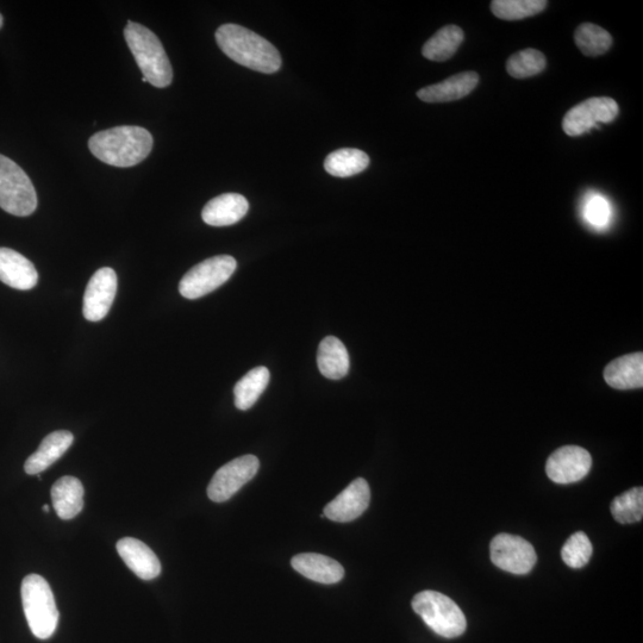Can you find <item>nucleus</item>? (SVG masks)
<instances>
[{"label":"nucleus","mask_w":643,"mask_h":643,"mask_svg":"<svg viewBox=\"0 0 643 643\" xmlns=\"http://www.w3.org/2000/svg\"><path fill=\"white\" fill-rule=\"evenodd\" d=\"M216 41L228 58L249 70L273 74L282 67V56L271 42L237 24H223L218 28Z\"/></svg>","instance_id":"nucleus-1"},{"label":"nucleus","mask_w":643,"mask_h":643,"mask_svg":"<svg viewBox=\"0 0 643 643\" xmlns=\"http://www.w3.org/2000/svg\"><path fill=\"white\" fill-rule=\"evenodd\" d=\"M153 136L145 128L123 126L91 136L89 148L98 160L114 167L139 165L152 152Z\"/></svg>","instance_id":"nucleus-2"},{"label":"nucleus","mask_w":643,"mask_h":643,"mask_svg":"<svg viewBox=\"0 0 643 643\" xmlns=\"http://www.w3.org/2000/svg\"><path fill=\"white\" fill-rule=\"evenodd\" d=\"M124 37L137 66L140 67L143 78L159 89L170 86L173 70L158 36L141 24L129 21L124 29Z\"/></svg>","instance_id":"nucleus-3"},{"label":"nucleus","mask_w":643,"mask_h":643,"mask_svg":"<svg viewBox=\"0 0 643 643\" xmlns=\"http://www.w3.org/2000/svg\"><path fill=\"white\" fill-rule=\"evenodd\" d=\"M21 593L31 633L40 640L51 638L59 623V611L51 586L39 574H29L23 579Z\"/></svg>","instance_id":"nucleus-4"},{"label":"nucleus","mask_w":643,"mask_h":643,"mask_svg":"<svg viewBox=\"0 0 643 643\" xmlns=\"http://www.w3.org/2000/svg\"><path fill=\"white\" fill-rule=\"evenodd\" d=\"M412 609L434 633L446 639L465 633L466 617L453 599L440 592L426 590L412 599Z\"/></svg>","instance_id":"nucleus-5"},{"label":"nucleus","mask_w":643,"mask_h":643,"mask_svg":"<svg viewBox=\"0 0 643 643\" xmlns=\"http://www.w3.org/2000/svg\"><path fill=\"white\" fill-rule=\"evenodd\" d=\"M0 208L10 215L27 217L37 208V196L27 173L0 154Z\"/></svg>","instance_id":"nucleus-6"},{"label":"nucleus","mask_w":643,"mask_h":643,"mask_svg":"<svg viewBox=\"0 0 643 643\" xmlns=\"http://www.w3.org/2000/svg\"><path fill=\"white\" fill-rule=\"evenodd\" d=\"M237 262L230 255H218L192 267L179 284L180 295L198 299L209 295L232 278Z\"/></svg>","instance_id":"nucleus-7"},{"label":"nucleus","mask_w":643,"mask_h":643,"mask_svg":"<svg viewBox=\"0 0 643 643\" xmlns=\"http://www.w3.org/2000/svg\"><path fill=\"white\" fill-rule=\"evenodd\" d=\"M260 461L254 455H243L222 466L211 479L208 496L212 502L223 503L232 498L242 486L257 476Z\"/></svg>","instance_id":"nucleus-8"},{"label":"nucleus","mask_w":643,"mask_h":643,"mask_svg":"<svg viewBox=\"0 0 643 643\" xmlns=\"http://www.w3.org/2000/svg\"><path fill=\"white\" fill-rule=\"evenodd\" d=\"M490 552L493 564L518 576L532 571L538 561L530 542L510 534L497 535L491 542Z\"/></svg>","instance_id":"nucleus-9"},{"label":"nucleus","mask_w":643,"mask_h":643,"mask_svg":"<svg viewBox=\"0 0 643 643\" xmlns=\"http://www.w3.org/2000/svg\"><path fill=\"white\" fill-rule=\"evenodd\" d=\"M620 112L613 98L597 97L586 99L574 106L564 117L563 129L568 136L576 137L599 128V123H610Z\"/></svg>","instance_id":"nucleus-10"},{"label":"nucleus","mask_w":643,"mask_h":643,"mask_svg":"<svg viewBox=\"0 0 643 643\" xmlns=\"http://www.w3.org/2000/svg\"><path fill=\"white\" fill-rule=\"evenodd\" d=\"M592 467L591 454L578 446H565L548 458L546 472L552 482L566 485L580 482Z\"/></svg>","instance_id":"nucleus-11"},{"label":"nucleus","mask_w":643,"mask_h":643,"mask_svg":"<svg viewBox=\"0 0 643 643\" xmlns=\"http://www.w3.org/2000/svg\"><path fill=\"white\" fill-rule=\"evenodd\" d=\"M117 293V274L112 268L98 270L87 284L83 314L87 321L104 320L115 301Z\"/></svg>","instance_id":"nucleus-12"},{"label":"nucleus","mask_w":643,"mask_h":643,"mask_svg":"<svg viewBox=\"0 0 643 643\" xmlns=\"http://www.w3.org/2000/svg\"><path fill=\"white\" fill-rule=\"evenodd\" d=\"M370 502V485L365 479L358 478L324 508V517L334 522H352L365 513Z\"/></svg>","instance_id":"nucleus-13"},{"label":"nucleus","mask_w":643,"mask_h":643,"mask_svg":"<svg viewBox=\"0 0 643 643\" xmlns=\"http://www.w3.org/2000/svg\"><path fill=\"white\" fill-rule=\"evenodd\" d=\"M0 282L12 289L28 291L39 282L33 262L10 248H0Z\"/></svg>","instance_id":"nucleus-14"},{"label":"nucleus","mask_w":643,"mask_h":643,"mask_svg":"<svg viewBox=\"0 0 643 643\" xmlns=\"http://www.w3.org/2000/svg\"><path fill=\"white\" fill-rule=\"evenodd\" d=\"M117 552L137 577L153 580L160 576V560L146 543L133 538H124L117 542Z\"/></svg>","instance_id":"nucleus-15"},{"label":"nucleus","mask_w":643,"mask_h":643,"mask_svg":"<svg viewBox=\"0 0 643 643\" xmlns=\"http://www.w3.org/2000/svg\"><path fill=\"white\" fill-rule=\"evenodd\" d=\"M479 76L468 71L441 81L439 84L424 87L417 92V97L426 103H448L459 101L476 89Z\"/></svg>","instance_id":"nucleus-16"},{"label":"nucleus","mask_w":643,"mask_h":643,"mask_svg":"<svg viewBox=\"0 0 643 643\" xmlns=\"http://www.w3.org/2000/svg\"><path fill=\"white\" fill-rule=\"evenodd\" d=\"M249 203L239 193H224L204 206L203 221L211 227H228L247 215Z\"/></svg>","instance_id":"nucleus-17"},{"label":"nucleus","mask_w":643,"mask_h":643,"mask_svg":"<svg viewBox=\"0 0 643 643\" xmlns=\"http://www.w3.org/2000/svg\"><path fill=\"white\" fill-rule=\"evenodd\" d=\"M291 565L302 576L321 584H336L345 577V568L326 555L303 553L291 560Z\"/></svg>","instance_id":"nucleus-18"},{"label":"nucleus","mask_w":643,"mask_h":643,"mask_svg":"<svg viewBox=\"0 0 643 643\" xmlns=\"http://www.w3.org/2000/svg\"><path fill=\"white\" fill-rule=\"evenodd\" d=\"M73 441V434L67 430H59V432L49 434L43 439L39 449L30 455L24 465V470L29 476H39L68 451Z\"/></svg>","instance_id":"nucleus-19"},{"label":"nucleus","mask_w":643,"mask_h":643,"mask_svg":"<svg viewBox=\"0 0 643 643\" xmlns=\"http://www.w3.org/2000/svg\"><path fill=\"white\" fill-rule=\"evenodd\" d=\"M605 382L616 390L641 389L643 386V353L624 355L611 361L604 370Z\"/></svg>","instance_id":"nucleus-20"},{"label":"nucleus","mask_w":643,"mask_h":643,"mask_svg":"<svg viewBox=\"0 0 643 643\" xmlns=\"http://www.w3.org/2000/svg\"><path fill=\"white\" fill-rule=\"evenodd\" d=\"M52 501L62 520H72L84 508V486L74 477H62L53 485Z\"/></svg>","instance_id":"nucleus-21"},{"label":"nucleus","mask_w":643,"mask_h":643,"mask_svg":"<svg viewBox=\"0 0 643 643\" xmlns=\"http://www.w3.org/2000/svg\"><path fill=\"white\" fill-rule=\"evenodd\" d=\"M318 370L332 380L345 378L349 372V354L345 345L335 336L322 340L317 353Z\"/></svg>","instance_id":"nucleus-22"},{"label":"nucleus","mask_w":643,"mask_h":643,"mask_svg":"<svg viewBox=\"0 0 643 643\" xmlns=\"http://www.w3.org/2000/svg\"><path fill=\"white\" fill-rule=\"evenodd\" d=\"M464 39V30L451 24V26L440 29L432 39L426 42V45L422 48V54L424 58L430 61H447L458 52Z\"/></svg>","instance_id":"nucleus-23"},{"label":"nucleus","mask_w":643,"mask_h":643,"mask_svg":"<svg viewBox=\"0 0 643 643\" xmlns=\"http://www.w3.org/2000/svg\"><path fill=\"white\" fill-rule=\"evenodd\" d=\"M270 378V371L264 366L253 368L241 378L234 387L236 408L243 411L251 409L265 392Z\"/></svg>","instance_id":"nucleus-24"},{"label":"nucleus","mask_w":643,"mask_h":643,"mask_svg":"<svg viewBox=\"0 0 643 643\" xmlns=\"http://www.w3.org/2000/svg\"><path fill=\"white\" fill-rule=\"evenodd\" d=\"M370 165V158L360 149L343 148L327 156L324 168L330 176L337 178L353 177L365 171Z\"/></svg>","instance_id":"nucleus-25"},{"label":"nucleus","mask_w":643,"mask_h":643,"mask_svg":"<svg viewBox=\"0 0 643 643\" xmlns=\"http://www.w3.org/2000/svg\"><path fill=\"white\" fill-rule=\"evenodd\" d=\"M574 41L579 51L586 56L603 55L613 46V37L607 30L592 23H584L574 33Z\"/></svg>","instance_id":"nucleus-26"},{"label":"nucleus","mask_w":643,"mask_h":643,"mask_svg":"<svg viewBox=\"0 0 643 643\" xmlns=\"http://www.w3.org/2000/svg\"><path fill=\"white\" fill-rule=\"evenodd\" d=\"M546 0H495L492 14L504 21H520L539 15L547 8Z\"/></svg>","instance_id":"nucleus-27"},{"label":"nucleus","mask_w":643,"mask_h":643,"mask_svg":"<svg viewBox=\"0 0 643 643\" xmlns=\"http://www.w3.org/2000/svg\"><path fill=\"white\" fill-rule=\"evenodd\" d=\"M546 65L547 60L543 53L536 49H524L510 56L507 71L515 79H526L538 76L545 71Z\"/></svg>","instance_id":"nucleus-28"},{"label":"nucleus","mask_w":643,"mask_h":643,"mask_svg":"<svg viewBox=\"0 0 643 643\" xmlns=\"http://www.w3.org/2000/svg\"><path fill=\"white\" fill-rule=\"evenodd\" d=\"M611 514L618 523L630 524L642 520L643 489L634 488L616 497L611 503Z\"/></svg>","instance_id":"nucleus-29"},{"label":"nucleus","mask_w":643,"mask_h":643,"mask_svg":"<svg viewBox=\"0 0 643 643\" xmlns=\"http://www.w3.org/2000/svg\"><path fill=\"white\" fill-rule=\"evenodd\" d=\"M593 553V547L588 535L583 532L573 534L561 549V558L571 568H582L588 565Z\"/></svg>","instance_id":"nucleus-30"},{"label":"nucleus","mask_w":643,"mask_h":643,"mask_svg":"<svg viewBox=\"0 0 643 643\" xmlns=\"http://www.w3.org/2000/svg\"><path fill=\"white\" fill-rule=\"evenodd\" d=\"M583 216L592 228L603 230L609 227L613 212H611L608 199L603 196L593 195L584 204Z\"/></svg>","instance_id":"nucleus-31"},{"label":"nucleus","mask_w":643,"mask_h":643,"mask_svg":"<svg viewBox=\"0 0 643 643\" xmlns=\"http://www.w3.org/2000/svg\"><path fill=\"white\" fill-rule=\"evenodd\" d=\"M3 22H4L3 16H2V14H0V28L3 27Z\"/></svg>","instance_id":"nucleus-32"},{"label":"nucleus","mask_w":643,"mask_h":643,"mask_svg":"<svg viewBox=\"0 0 643 643\" xmlns=\"http://www.w3.org/2000/svg\"><path fill=\"white\" fill-rule=\"evenodd\" d=\"M43 509H45L46 513H48V511H49L48 505H45V507H43Z\"/></svg>","instance_id":"nucleus-33"},{"label":"nucleus","mask_w":643,"mask_h":643,"mask_svg":"<svg viewBox=\"0 0 643 643\" xmlns=\"http://www.w3.org/2000/svg\"><path fill=\"white\" fill-rule=\"evenodd\" d=\"M143 83H148L146 78H142Z\"/></svg>","instance_id":"nucleus-34"}]
</instances>
